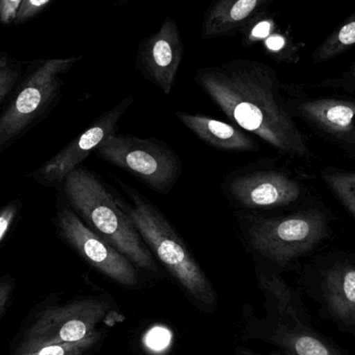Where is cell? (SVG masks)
Segmentation results:
<instances>
[{
  "instance_id": "cell-1",
  "label": "cell",
  "mask_w": 355,
  "mask_h": 355,
  "mask_svg": "<svg viewBox=\"0 0 355 355\" xmlns=\"http://www.w3.org/2000/svg\"><path fill=\"white\" fill-rule=\"evenodd\" d=\"M194 80L234 124L294 158L312 156L294 122L275 69L258 60H233L196 71Z\"/></svg>"
},
{
  "instance_id": "cell-2",
  "label": "cell",
  "mask_w": 355,
  "mask_h": 355,
  "mask_svg": "<svg viewBox=\"0 0 355 355\" xmlns=\"http://www.w3.org/2000/svg\"><path fill=\"white\" fill-rule=\"evenodd\" d=\"M259 289L264 297V316L246 304L242 313V337L264 342L285 355H354L321 333L297 290L281 271L252 257Z\"/></svg>"
},
{
  "instance_id": "cell-3",
  "label": "cell",
  "mask_w": 355,
  "mask_h": 355,
  "mask_svg": "<svg viewBox=\"0 0 355 355\" xmlns=\"http://www.w3.org/2000/svg\"><path fill=\"white\" fill-rule=\"evenodd\" d=\"M116 181L127 198L114 193L116 204L135 223L156 261L194 306L209 314L214 312L216 290L179 232L150 198L123 180Z\"/></svg>"
},
{
  "instance_id": "cell-4",
  "label": "cell",
  "mask_w": 355,
  "mask_h": 355,
  "mask_svg": "<svg viewBox=\"0 0 355 355\" xmlns=\"http://www.w3.org/2000/svg\"><path fill=\"white\" fill-rule=\"evenodd\" d=\"M60 187L67 204L92 231L122 252L141 272L162 277L155 257L135 223L95 173L81 164L67 175Z\"/></svg>"
},
{
  "instance_id": "cell-5",
  "label": "cell",
  "mask_w": 355,
  "mask_h": 355,
  "mask_svg": "<svg viewBox=\"0 0 355 355\" xmlns=\"http://www.w3.org/2000/svg\"><path fill=\"white\" fill-rule=\"evenodd\" d=\"M122 314L110 296L83 295L62 302L50 294L27 313L10 352L80 341L102 327L119 322Z\"/></svg>"
},
{
  "instance_id": "cell-6",
  "label": "cell",
  "mask_w": 355,
  "mask_h": 355,
  "mask_svg": "<svg viewBox=\"0 0 355 355\" xmlns=\"http://www.w3.org/2000/svg\"><path fill=\"white\" fill-rule=\"evenodd\" d=\"M236 218L246 250L279 271L310 254L329 236L327 216L317 209L273 217L236 211Z\"/></svg>"
},
{
  "instance_id": "cell-7",
  "label": "cell",
  "mask_w": 355,
  "mask_h": 355,
  "mask_svg": "<svg viewBox=\"0 0 355 355\" xmlns=\"http://www.w3.org/2000/svg\"><path fill=\"white\" fill-rule=\"evenodd\" d=\"M80 58L69 56L42 62L16 85L14 96L0 114V154L55 108L62 96V76Z\"/></svg>"
},
{
  "instance_id": "cell-8",
  "label": "cell",
  "mask_w": 355,
  "mask_h": 355,
  "mask_svg": "<svg viewBox=\"0 0 355 355\" xmlns=\"http://www.w3.org/2000/svg\"><path fill=\"white\" fill-rule=\"evenodd\" d=\"M95 154L159 194L168 193L183 171L179 154L156 137L141 139L116 131L96 149Z\"/></svg>"
},
{
  "instance_id": "cell-9",
  "label": "cell",
  "mask_w": 355,
  "mask_h": 355,
  "mask_svg": "<svg viewBox=\"0 0 355 355\" xmlns=\"http://www.w3.org/2000/svg\"><path fill=\"white\" fill-rule=\"evenodd\" d=\"M62 198H58L52 218L58 237L106 279L126 289L141 288V271L122 252L92 231Z\"/></svg>"
},
{
  "instance_id": "cell-10",
  "label": "cell",
  "mask_w": 355,
  "mask_h": 355,
  "mask_svg": "<svg viewBox=\"0 0 355 355\" xmlns=\"http://www.w3.org/2000/svg\"><path fill=\"white\" fill-rule=\"evenodd\" d=\"M220 189L236 211L257 213L289 206L302 193L300 184L286 171L261 160L225 174Z\"/></svg>"
},
{
  "instance_id": "cell-11",
  "label": "cell",
  "mask_w": 355,
  "mask_h": 355,
  "mask_svg": "<svg viewBox=\"0 0 355 355\" xmlns=\"http://www.w3.org/2000/svg\"><path fill=\"white\" fill-rule=\"evenodd\" d=\"M302 289L319 304L320 318L355 335V264L337 260L304 275Z\"/></svg>"
},
{
  "instance_id": "cell-12",
  "label": "cell",
  "mask_w": 355,
  "mask_h": 355,
  "mask_svg": "<svg viewBox=\"0 0 355 355\" xmlns=\"http://www.w3.org/2000/svg\"><path fill=\"white\" fill-rule=\"evenodd\" d=\"M133 102L135 98L129 96L96 119L80 135L33 171L31 179L45 187H60L69 173L81 166L110 135L118 131V123Z\"/></svg>"
},
{
  "instance_id": "cell-13",
  "label": "cell",
  "mask_w": 355,
  "mask_h": 355,
  "mask_svg": "<svg viewBox=\"0 0 355 355\" xmlns=\"http://www.w3.org/2000/svg\"><path fill=\"white\" fill-rule=\"evenodd\" d=\"M184 56V43L179 25L166 17L157 31L139 43L135 68L144 78L171 95Z\"/></svg>"
},
{
  "instance_id": "cell-14",
  "label": "cell",
  "mask_w": 355,
  "mask_h": 355,
  "mask_svg": "<svg viewBox=\"0 0 355 355\" xmlns=\"http://www.w3.org/2000/svg\"><path fill=\"white\" fill-rule=\"evenodd\" d=\"M271 2L272 0H214L205 12L200 37L207 41L243 31Z\"/></svg>"
},
{
  "instance_id": "cell-15",
  "label": "cell",
  "mask_w": 355,
  "mask_h": 355,
  "mask_svg": "<svg viewBox=\"0 0 355 355\" xmlns=\"http://www.w3.org/2000/svg\"><path fill=\"white\" fill-rule=\"evenodd\" d=\"M292 110L315 128L342 143L355 131V100H304L294 103Z\"/></svg>"
},
{
  "instance_id": "cell-16",
  "label": "cell",
  "mask_w": 355,
  "mask_h": 355,
  "mask_svg": "<svg viewBox=\"0 0 355 355\" xmlns=\"http://www.w3.org/2000/svg\"><path fill=\"white\" fill-rule=\"evenodd\" d=\"M178 120L200 141L225 152L248 153L260 149L258 141L237 125L223 122L204 114L175 112Z\"/></svg>"
},
{
  "instance_id": "cell-17",
  "label": "cell",
  "mask_w": 355,
  "mask_h": 355,
  "mask_svg": "<svg viewBox=\"0 0 355 355\" xmlns=\"http://www.w3.org/2000/svg\"><path fill=\"white\" fill-rule=\"evenodd\" d=\"M106 335L107 331L102 327L80 341L15 350L8 355H96L103 346Z\"/></svg>"
},
{
  "instance_id": "cell-18",
  "label": "cell",
  "mask_w": 355,
  "mask_h": 355,
  "mask_svg": "<svg viewBox=\"0 0 355 355\" xmlns=\"http://www.w3.org/2000/svg\"><path fill=\"white\" fill-rule=\"evenodd\" d=\"M355 46V12L327 37L313 54L316 62H324L341 55Z\"/></svg>"
},
{
  "instance_id": "cell-19",
  "label": "cell",
  "mask_w": 355,
  "mask_h": 355,
  "mask_svg": "<svg viewBox=\"0 0 355 355\" xmlns=\"http://www.w3.org/2000/svg\"><path fill=\"white\" fill-rule=\"evenodd\" d=\"M322 179L355 219V173L324 171Z\"/></svg>"
},
{
  "instance_id": "cell-20",
  "label": "cell",
  "mask_w": 355,
  "mask_h": 355,
  "mask_svg": "<svg viewBox=\"0 0 355 355\" xmlns=\"http://www.w3.org/2000/svg\"><path fill=\"white\" fill-rule=\"evenodd\" d=\"M23 206V202L17 198L0 207V244L14 229L20 218Z\"/></svg>"
},
{
  "instance_id": "cell-21",
  "label": "cell",
  "mask_w": 355,
  "mask_h": 355,
  "mask_svg": "<svg viewBox=\"0 0 355 355\" xmlns=\"http://www.w3.org/2000/svg\"><path fill=\"white\" fill-rule=\"evenodd\" d=\"M22 74V68L19 62H10L0 70V105L14 91Z\"/></svg>"
},
{
  "instance_id": "cell-22",
  "label": "cell",
  "mask_w": 355,
  "mask_h": 355,
  "mask_svg": "<svg viewBox=\"0 0 355 355\" xmlns=\"http://www.w3.org/2000/svg\"><path fill=\"white\" fill-rule=\"evenodd\" d=\"M51 0H23L15 18V24L26 22L39 14Z\"/></svg>"
},
{
  "instance_id": "cell-23",
  "label": "cell",
  "mask_w": 355,
  "mask_h": 355,
  "mask_svg": "<svg viewBox=\"0 0 355 355\" xmlns=\"http://www.w3.org/2000/svg\"><path fill=\"white\" fill-rule=\"evenodd\" d=\"M322 85L327 87H338V89H343L346 91H355V62L346 72L342 74V76L335 79H329L322 83Z\"/></svg>"
},
{
  "instance_id": "cell-24",
  "label": "cell",
  "mask_w": 355,
  "mask_h": 355,
  "mask_svg": "<svg viewBox=\"0 0 355 355\" xmlns=\"http://www.w3.org/2000/svg\"><path fill=\"white\" fill-rule=\"evenodd\" d=\"M16 290V279L10 275L0 277V310L8 308L12 295Z\"/></svg>"
},
{
  "instance_id": "cell-25",
  "label": "cell",
  "mask_w": 355,
  "mask_h": 355,
  "mask_svg": "<svg viewBox=\"0 0 355 355\" xmlns=\"http://www.w3.org/2000/svg\"><path fill=\"white\" fill-rule=\"evenodd\" d=\"M22 1L23 0H0V22L2 24L10 25L14 22Z\"/></svg>"
},
{
  "instance_id": "cell-26",
  "label": "cell",
  "mask_w": 355,
  "mask_h": 355,
  "mask_svg": "<svg viewBox=\"0 0 355 355\" xmlns=\"http://www.w3.org/2000/svg\"><path fill=\"white\" fill-rule=\"evenodd\" d=\"M234 355H285L279 352V350L270 352L268 354H260V352H254V350L250 349V348L244 347V346H238L236 347L235 354Z\"/></svg>"
},
{
  "instance_id": "cell-27",
  "label": "cell",
  "mask_w": 355,
  "mask_h": 355,
  "mask_svg": "<svg viewBox=\"0 0 355 355\" xmlns=\"http://www.w3.org/2000/svg\"><path fill=\"white\" fill-rule=\"evenodd\" d=\"M10 62V58H8V54L1 52V53H0V70H1L2 68H4V67L8 66Z\"/></svg>"
},
{
  "instance_id": "cell-28",
  "label": "cell",
  "mask_w": 355,
  "mask_h": 355,
  "mask_svg": "<svg viewBox=\"0 0 355 355\" xmlns=\"http://www.w3.org/2000/svg\"><path fill=\"white\" fill-rule=\"evenodd\" d=\"M344 143L347 144V145L354 146L355 147V131L354 133H352V135H350L349 137H348L347 139H346Z\"/></svg>"
},
{
  "instance_id": "cell-29",
  "label": "cell",
  "mask_w": 355,
  "mask_h": 355,
  "mask_svg": "<svg viewBox=\"0 0 355 355\" xmlns=\"http://www.w3.org/2000/svg\"><path fill=\"white\" fill-rule=\"evenodd\" d=\"M6 310H8V308L1 309L0 310V321H1V319L3 318L4 314H6Z\"/></svg>"
},
{
  "instance_id": "cell-30",
  "label": "cell",
  "mask_w": 355,
  "mask_h": 355,
  "mask_svg": "<svg viewBox=\"0 0 355 355\" xmlns=\"http://www.w3.org/2000/svg\"><path fill=\"white\" fill-rule=\"evenodd\" d=\"M120 1L128 2L131 1V0H120Z\"/></svg>"
}]
</instances>
